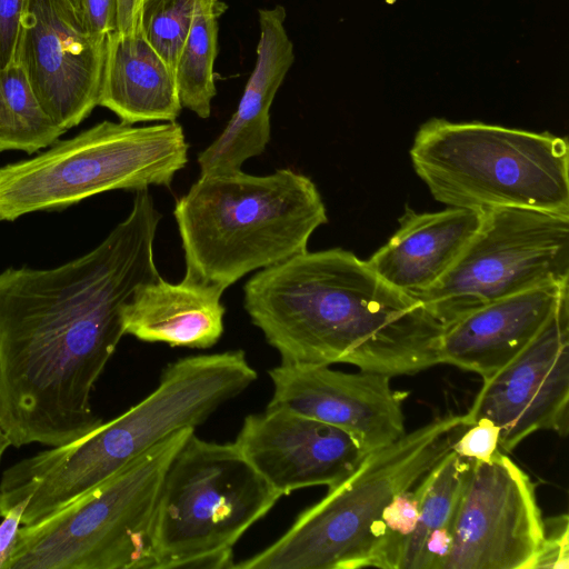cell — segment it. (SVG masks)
Returning <instances> with one entry per match:
<instances>
[{"label":"cell","mask_w":569,"mask_h":569,"mask_svg":"<svg viewBox=\"0 0 569 569\" xmlns=\"http://www.w3.org/2000/svg\"><path fill=\"white\" fill-rule=\"evenodd\" d=\"M161 213L148 190L94 249L49 269L0 272V427L14 448L73 442L103 420L91 395L124 336L122 308L160 278Z\"/></svg>","instance_id":"cell-1"},{"label":"cell","mask_w":569,"mask_h":569,"mask_svg":"<svg viewBox=\"0 0 569 569\" xmlns=\"http://www.w3.org/2000/svg\"><path fill=\"white\" fill-rule=\"evenodd\" d=\"M243 307L282 363L345 362L390 377L440 363L443 325L341 248L261 269L244 284Z\"/></svg>","instance_id":"cell-2"},{"label":"cell","mask_w":569,"mask_h":569,"mask_svg":"<svg viewBox=\"0 0 569 569\" xmlns=\"http://www.w3.org/2000/svg\"><path fill=\"white\" fill-rule=\"evenodd\" d=\"M256 380L242 350L169 363L156 389L120 416L8 467L0 477V517L27 500L22 526L49 518L172 433L196 429Z\"/></svg>","instance_id":"cell-3"},{"label":"cell","mask_w":569,"mask_h":569,"mask_svg":"<svg viewBox=\"0 0 569 569\" xmlns=\"http://www.w3.org/2000/svg\"><path fill=\"white\" fill-rule=\"evenodd\" d=\"M173 214L183 278L222 292L249 272L307 251L313 231L328 222L313 181L289 168L200 176Z\"/></svg>","instance_id":"cell-4"},{"label":"cell","mask_w":569,"mask_h":569,"mask_svg":"<svg viewBox=\"0 0 569 569\" xmlns=\"http://www.w3.org/2000/svg\"><path fill=\"white\" fill-rule=\"evenodd\" d=\"M469 425L467 412L448 413L367 453L348 477L305 509L279 539L233 568H382L386 507L451 451Z\"/></svg>","instance_id":"cell-5"},{"label":"cell","mask_w":569,"mask_h":569,"mask_svg":"<svg viewBox=\"0 0 569 569\" xmlns=\"http://www.w3.org/2000/svg\"><path fill=\"white\" fill-rule=\"evenodd\" d=\"M410 157L432 197L448 207L569 216L566 138L435 118L419 128Z\"/></svg>","instance_id":"cell-6"},{"label":"cell","mask_w":569,"mask_h":569,"mask_svg":"<svg viewBox=\"0 0 569 569\" xmlns=\"http://www.w3.org/2000/svg\"><path fill=\"white\" fill-rule=\"evenodd\" d=\"M193 431L172 433L54 515L21 526L4 569H153L162 481Z\"/></svg>","instance_id":"cell-7"},{"label":"cell","mask_w":569,"mask_h":569,"mask_svg":"<svg viewBox=\"0 0 569 569\" xmlns=\"http://www.w3.org/2000/svg\"><path fill=\"white\" fill-rule=\"evenodd\" d=\"M176 121L151 126L101 121L36 157L0 167V221L62 210L112 190L169 187L188 161Z\"/></svg>","instance_id":"cell-8"},{"label":"cell","mask_w":569,"mask_h":569,"mask_svg":"<svg viewBox=\"0 0 569 569\" xmlns=\"http://www.w3.org/2000/svg\"><path fill=\"white\" fill-rule=\"evenodd\" d=\"M281 498L234 442L194 431L171 460L153 532L154 568H233V547Z\"/></svg>","instance_id":"cell-9"},{"label":"cell","mask_w":569,"mask_h":569,"mask_svg":"<svg viewBox=\"0 0 569 569\" xmlns=\"http://www.w3.org/2000/svg\"><path fill=\"white\" fill-rule=\"evenodd\" d=\"M569 280V216L527 209L483 211L455 264L411 296L443 325L500 299Z\"/></svg>","instance_id":"cell-10"},{"label":"cell","mask_w":569,"mask_h":569,"mask_svg":"<svg viewBox=\"0 0 569 569\" xmlns=\"http://www.w3.org/2000/svg\"><path fill=\"white\" fill-rule=\"evenodd\" d=\"M542 533L535 485L498 450L470 460L443 569H533Z\"/></svg>","instance_id":"cell-11"},{"label":"cell","mask_w":569,"mask_h":569,"mask_svg":"<svg viewBox=\"0 0 569 569\" xmlns=\"http://www.w3.org/2000/svg\"><path fill=\"white\" fill-rule=\"evenodd\" d=\"M568 299L569 290L530 343L483 380L467 411L470 425L485 418L499 427V450L505 453L537 431L568 433Z\"/></svg>","instance_id":"cell-12"},{"label":"cell","mask_w":569,"mask_h":569,"mask_svg":"<svg viewBox=\"0 0 569 569\" xmlns=\"http://www.w3.org/2000/svg\"><path fill=\"white\" fill-rule=\"evenodd\" d=\"M106 44L107 36L90 33L69 0H28L16 62L66 131L99 106Z\"/></svg>","instance_id":"cell-13"},{"label":"cell","mask_w":569,"mask_h":569,"mask_svg":"<svg viewBox=\"0 0 569 569\" xmlns=\"http://www.w3.org/2000/svg\"><path fill=\"white\" fill-rule=\"evenodd\" d=\"M273 393L268 408H282L348 432L367 455L406 433V393L390 376L348 373L326 365L282 363L269 370Z\"/></svg>","instance_id":"cell-14"},{"label":"cell","mask_w":569,"mask_h":569,"mask_svg":"<svg viewBox=\"0 0 569 569\" xmlns=\"http://www.w3.org/2000/svg\"><path fill=\"white\" fill-rule=\"evenodd\" d=\"M234 443L281 497L312 486L331 488L366 456L342 429L282 408L247 416Z\"/></svg>","instance_id":"cell-15"},{"label":"cell","mask_w":569,"mask_h":569,"mask_svg":"<svg viewBox=\"0 0 569 569\" xmlns=\"http://www.w3.org/2000/svg\"><path fill=\"white\" fill-rule=\"evenodd\" d=\"M568 290V283L542 286L462 316L445 327L440 363L489 379L530 343Z\"/></svg>","instance_id":"cell-16"},{"label":"cell","mask_w":569,"mask_h":569,"mask_svg":"<svg viewBox=\"0 0 569 569\" xmlns=\"http://www.w3.org/2000/svg\"><path fill=\"white\" fill-rule=\"evenodd\" d=\"M258 13L260 37L256 66L226 128L199 153L200 176L240 171L244 161L261 154L270 140V108L295 53L284 28V8L277 4L259 9Z\"/></svg>","instance_id":"cell-17"},{"label":"cell","mask_w":569,"mask_h":569,"mask_svg":"<svg viewBox=\"0 0 569 569\" xmlns=\"http://www.w3.org/2000/svg\"><path fill=\"white\" fill-rule=\"evenodd\" d=\"M483 212L449 207L438 212L406 208L399 228L368 264L387 283L409 296L438 282L479 229Z\"/></svg>","instance_id":"cell-18"},{"label":"cell","mask_w":569,"mask_h":569,"mask_svg":"<svg viewBox=\"0 0 569 569\" xmlns=\"http://www.w3.org/2000/svg\"><path fill=\"white\" fill-rule=\"evenodd\" d=\"M222 293L186 278L170 283L160 277L138 287L123 306V332L144 342L211 348L223 333Z\"/></svg>","instance_id":"cell-19"},{"label":"cell","mask_w":569,"mask_h":569,"mask_svg":"<svg viewBox=\"0 0 569 569\" xmlns=\"http://www.w3.org/2000/svg\"><path fill=\"white\" fill-rule=\"evenodd\" d=\"M99 106L126 123L176 121L182 109L176 77L141 31L107 34Z\"/></svg>","instance_id":"cell-20"},{"label":"cell","mask_w":569,"mask_h":569,"mask_svg":"<svg viewBox=\"0 0 569 569\" xmlns=\"http://www.w3.org/2000/svg\"><path fill=\"white\" fill-rule=\"evenodd\" d=\"M470 459L449 451L417 485L416 527L399 548L395 569H443Z\"/></svg>","instance_id":"cell-21"},{"label":"cell","mask_w":569,"mask_h":569,"mask_svg":"<svg viewBox=\"0 0 569 569\" xmlns=\"http://www.w3.org/2000/svg\"><path fill=\"white\" fill-rule=\"evenodd\" d=\"M66 132L42 109L19 62L0 69V152L33 154Z\"/></svg>","instance_id":"cell-22"},{"label":"cell","mask_w":569,"mask_h":569,"mask_svg":"<svg viewBox=\"0 0 569 569\" xmlns=\"http://www.w3.org/2000/svg\"><path fill=\"white\" fill-rule=\"evenodd\" d=\"M227 9L221 0L203 4L183 42L174 77L182 108L206 119L217 93L213 64L218 52V18Z\"/></svg>","instance_id":"cell-23"},{"label":"cell","mask_w":569,"mask_h":569,"mask_svg":"<svg viewBox=\"0 0 569 569\" xmlns=\"http://www.w3.org/2000/svg\"><path fill=\"white\" fill-rule=\"evenodd\" d=\"M211 0H144L140 31L173 71L198 10Z\"/></svg>","instance_id":"cell-24"},{"label":"cell","mask_w":569,"mask_h":569,"mask_svg":"<svg viewBox=\"0 0 569 569\" xmlns=\"http://www.w3.org/2000/svg\"><path fill=\"white\" fill-rule=\"evenodd\" d=\"M569 568V518L565 515L543 519L542 540L533 569Z\"/></svg>","instance_id":"cell-25"},{"label":"cell","mask_w":569,"mask_h":569,"mask_svg":"<svg viewBox=\"0 0 569 569\" xmlns=\"http://www.w3.org/2000/svg\"><path fill=\"white\" fill-rule=\"evenodd\" d=\"M499 427L491 420L481 418L461 432L452 450L466 459L488 461L499 450Z\"/></svg>","instance_id":"cell-26"},{"label":"cell","mask_w":569,"mask_h":569,"mask_svg":"<svg viewBox=\"0 0 569 569\" xmlns=\"http://www.w3.org/2000/svg\"><path fill=\"white\" fill-rule=\"evenodd\" d=\"M27 2L28 0H0V69L17 61Z\"/></svg>","instance_id":"cell-27"},{"label":"cell","mask_w":569,"mask_h":569,"mask_svg":"<svg viewBox=\"0 0 569 569\" xmlns=\"http://www.w3.org/2000/svg\"><path fill=\"white\" fill-rule=\"evenodd\" d=\"M82 20L93 34L107 36L117 30V0H82Z\"/></svg>","instance_id":"cell-28"},{"label":"cell","mask_w":569,"mask_h":569,"mask_svg":"<svg viewBox=\"0 0 569 569\" xmlns=\"http://www.w3.org/2000/svg\"><path fill=\"white\" fill-rule=\"evenodd\" d=\"M27 500H22L13 506L2 518L0 522V569H4L11 552L14 548L23 510Z\"/></svg>","instance_id":"cell-29"},{"label":"cell","mask_w":569,"mask_h":569,"mask_svg":"<svg viewBox=\"0 0 569 569\" xmlns=\"http://www.w3.org/2000/svg\"><path fill=\"white\" fill-rule=\"evenodd\" d=\"M144 0H117V32L136 36L140 32V16Z\"/></svg>","instance_id":"cell-30"},{"label":"cell","mask_w":569,"mask_h":569,"mask_svg":"<svg viewBox=\"0 0 569 569\" xmlns=\"http://www.w3.org/2000/svg\"><path fill=\"white\" fill-rule=\"evenodd\" d=\"M71 4L74 7V9L81 14L82 17V0H69Z\"/></svg>","instance_id":"cell-31"}]
</instances>
